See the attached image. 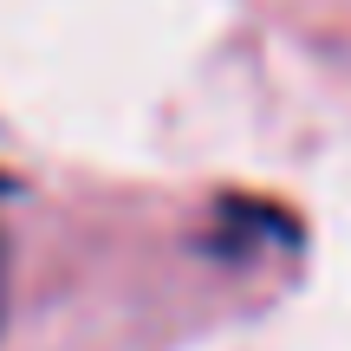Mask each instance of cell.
Wrapping results in <instances>:
<instances>
[{"instance_id":"obj_1","label":"cell","mask_w":351,"mask_h":351,"mask_svg":"<svg viewBox=\"0 0 351 351\" xmlns=\"http://www.w3.org/2000/svg\"><path fill=\"white\" fill-rule=\"evenodd\" d=\"M0 195H7V176H0Z\"/></svg>"}]
</instances>
